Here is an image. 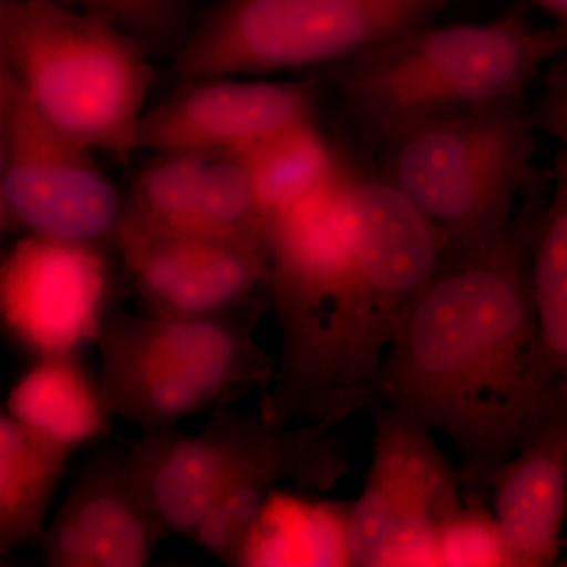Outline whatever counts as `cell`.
Listing matches in <instances>:
<instances>
[{"label": "cell", "mask_w": 567, "mask_h": 567, "mask_svg": "<svg viewBox=\"0 0 567 567\" xmlns=\"http://www.w3.org/2000/svg\"><path fill=\"white\" fill-rule=\"evenodd\" d=\"M443 260L439 235L379 173L346 166L279 218L267 295L281 353L260 415L336 425L369 410L399 323Z\"/></svg>", "instance_id": "cell-1"}, {"label": "cell", "mask_w": 567, "mask_h": 567, "mask_svg": "<svg viewBox=\"0 0 567 567\" xmlns=\"http://www.w3.org/2000/svg\"><path fill=\"white\" fill-rule=\"evenodd\" d=\"M537 171L491 245L442 267L410 303L377 372L371 406L401 410L456 447L470 495L546 425L567 390L544 369L532 292L535 227L550 193Z\"/></svg>", "instance_id": "cell-2"}, {"label": "cell", "mask_w": 567, "mask_h": 567, "mask_svg": "<svg viewBox=\"0 0 567 567\" xmlns=\"http://www.w3.org/2000/svg\"><path fill=\"white\" fill-rule=\"evenodd\" d=\"M567 54V28L524 9L487 22L423 24L324 71L344 111L383 142L453 112L525 99L547 62Z\"/></svg>", "instance_id": "cell-3"}, {"label": "cell", "mask_w": 567, "mask_h": 567, "mask_svg": "<svg viewBox=\"0 0 567 567\" xmlns=\"http://www.w3.org/2000/svg\"><path fill=\"white\" fill-rule=\"evenodd\" d=\"M0 50L55 128L115 158L140 148L153 78L132 33L63 0H0Z\"/></svg>", "instance_id": "cell-4"}, {"label": "cell", "mask_w": 567, "mask_h": 567, "mask_svg": "<svg viewBox=\"0 0 567 567\" xmlns=\"http://www.w3.org/2000/svg\"><path fill=\"white\" fill-rule=\"evenodd\" d=\"M536 128L525 99L429 118L380 142L379 174L456 259L509 227L536 174Z\"/></svg>", "instance_id": "cell-5"}, {"label": "cell", "mask_w": 567, "mask_h": 567, "mask_svg": "<svg viewBox=\"0 0 567 567\" xmlns=\"http://www.w3.org/2000/svg\"><path fill=\"white\" fill-rule=\"evenodd\" d=\"M264 311L107 316L96 339L107 413L147 431L229 405L254 388L265 393L276 360L254 334Z\"/></svg>", "instance_id": "cell-6"}, {"label": "cell", "mask_w": 567, "mask_h": 567, "mask_svg": "<svg viewBox=\"0 0 567 567\" xmlns=\"http://www.w3.org/2000/svg\"><path fill=\"white\" fill-rule=\"evenodd\" d=\"M333 427L275 424L223 405L197 434L147 429L126 465L164 536L188 537L219 496L251 481L334 487L349 473L350 454Z\"/></svg>", "instance_id": "cell-7"}, {"label": "cell", "mask_w": 567, "mask_h": 567, "mask_svg": "<svg viewBox=\"0 0 567 567\" xmlns=\"http://www.w3.org/2000/svg\"><path fill=\"white\" fill-rule=\"evenodd\" d=\"M453 0H219L178 51L183 81L338 65Z\"/></svg>", "instance_id": "cell-8"}, {"label": "cell", "mask_w": 567, "mask_h": 567, "mask_svg": "<svg viewBox=\"0 0 567 567\" xmlns=\"http://www.w3.org/2000/svg\"><path fill=\"white\" fill-rule=\"evenodd\" d=\"M374 451L347 520L353 566H440V535L464 506L461 473L431 431L390 405H375Z\"/></svg>", "instance_id": "cell-9"}, {"label": "cell", "mask_w": 567, "mask_h": 567, "mask_svg": "<svg viewBox=\"0 0 567 567\" xmlns=\"http://www.w3.org/2000/svg\"><path fill=\"white\" fill-rule=\"evenodd\" d=\"M95 153L41 117L14 85L0 167L7 226L71 244L114 241L126 203Z\"/></svg>", "instance_id": "cell-10"}, {"label": "cell", "mask_w": 567, "mask_h": 567, "mask_svg": "<svg viewBox=\"0 0 567 567\" xmlns=\"http://www.w3.org/2000/svg\"><path fill=\"white\" fill-rule=\"evenodd\" d=\"M111 293L103 246L24 234L0 257V327L37 358L96 342Z\"/></svg>", "instance_id": "cell-11"}, {"label": "cell", "mask_w": 567, "mask_h": 567, "mask_svg": "<svg viewBox=\"0 0 567 567\" xmlns=\"http://www.w3.org/2000/svg\"><path fill=\"white\" fill-rule=\"evenodd\" d=\"M114 244L148 315L207 317L268 309V252L144 221L126 208Z\"/></svg>", "instance_id": "cell-12"}, {"label": "cell", "mask_w": 567, "mask_h": 567, "mask_svg": "<svg viewBox=\"0 0 567 567\" xmlns=\"http://www.w3.org/2000/svg\"><path fill=\"white\" fill-rule=\"evenodd\" d=\"M320 92L319 81H185L158 106L148 107L140 148L240 155L282 130L316 118Z\"/></svg>", "instance_id": "cell-13"}, {"label": "cell", "mask_w": 567, "mask_h": 567, "mask_svg": "<svg viewBox=\"0 0 567 567\" xmlns=\"http://www.w3.org/2000/svg\"><path fill=\"white\" fill-rule=\"evenodd\" d=\"M126 208L163 229L270 249V223L237 155L155 153L137 174Z\"/></svg>", "instance_id": "cell-14"}, {"label": "cell", "mask_w": 567, "mask_h": 567, "mask_svg": "<svg viewBox=\"0 0 567 567\" xmlns=\"http://www.w3.org/2000/svg\"><path fill=\"white\" fill-rule=\"evenodd\" d=\"M164 533L125 457L96 453L41 536L51 567H142Z\"/></svg>", "instance_id": "cell-15"}, {"label": "cell", "mask_w": 567, "mask_h": 567, "mask_svg": "<svg viewBox=\"0 0 567 567\" xmlns=\"http://www.w3.org/2000/svg\"><path fill=\"white\" fill-rule=\"evenodd\" d=\"M487 498L507 567L557 563L567 517V416L496 466Z\"/></svg>", "instance_id": "cell-16"}, {"label": "cell", "mask_w": 567, "mask_h": 567, "mask_svg": "<svg viewBox=\"0 0 567 567\" xmlns=\"http://www.w3.org/2000/svg\"><path fill=\"white\" fill-rule=\"evenodd\" d=\"M7 412L71 454L111 431L100 382L76 353L39 358L11 388Z\"/></svg>", "instance_id": "cell-17"}, {"label": "cell", "mask_w": 567, "mask_h": 567, "mask_svg": "<svg viewBox=\"0 0 567 567\" xmlns=\"http://www.w3.org/2000/svg\"><path fill=\"white\" fill-rule=\"evenodd\" d=\"M237 156L270 227L323 193L346 169L317 118L282 130Z\"/></svg>", "instance_id": "cell-18"}, {"label": "cell", "mask_w": 567, "mask_h": 567, "mask_svg": "<svg viewBox=\"0 0 567 567\" xmlns=\"http://www.w3.org/2000/svg\"><path fill=\"white\" fill-rule=\"evenodd\" d=\"M70 456L0 410V565L14 548L43 536Z\"/></svg>", "instance_id": "cell-19"}, {"label": "cell", "mask_w": 567, "mask_h": 567, "mask_svg": "<svg viewBox=\"0 0 567 567\" xmlns=\"http://www.w3.org/2000/svg\"><path fill=\"white\" fill-rule=\"evenodd\" d=\"M350 506L271 492L249 532L240 566H350Z\"/></svg>", "instance_id": "cell-20"}, {"label": "cell", "mask_w": 567, "mask_h": 567, "mask_svg": "<svg viewBox=\"0 0 567 567\" xmlns=\"http://www.w3.org/2000/svg\"><path fill=\"white\" fill-rule=\"evenodd\" d=\"M550 193L532 245V292L540 361L567 390V147L555 156Z\"/></svg>", "instance_id": "cell-21"}, {"label": "cell", "mask_w": 567, "mask_h": 567, "mask_svg": "<svg viewBox=\"0 0 567 567\" xmlns=\"http://www.w3.org/2000/svg\"><path fill=\"white\" fill-rule=\"evenodd\" d=\"M123 29L151 50H164L182 37L186 0H63Z\"/></svg>", "instance_id": "cell-22"}, {"label": "cell", "mask_w": 567, "mask_h": 567, "mask_svg": "<svg viewBox=\"0 0 567 567\" xmlns=\"http://www.w3.org/2000/svg\"><path fill=\"white\" fill-rule=\"evenodd\" d=\"M442 566H507L505 548L486 498L470 495L440 535Z\"/></svg>", "instance_id": "cell-23"}, {"label": "cell", "mask_w": 567, "mask_h": 567, "mask_svg": "<svg viewBox=\"0 0 567 567\" xmlns=\"http://www.w3.org/2000/svg\"><path fill=\"white\" fill-rule=\"evenodd\" d=\"M533 115L540 130L567 147V54L551 62Z\"/></svg>", "instance_id": "cell-24"}, {"label": "cell", "mask_w": 567, "mask_h": 567, "mask_svg": "<svg viewBox=\"0 0 567 567\" xmlns=\"http://www.w3.org/2000/svg\"><path fill=\"white\" fill-rule=\"evenodd\" d=\"M14 81L11 76L9 63H7L3 51L0 50V167H2V140L3 128H6L7 112L13 95ZM7 227L6 208H3L2 186H0V235Z\"/></svg>", "instance_id": "cell-25"}, {"label": "cell", "mask_w": 567, "mask_h": 567, "mask_svg": "<svg viewBox=\"0 0 567 567\" xmlns=\"http://www.w3.org/2000/svg\"><path fill=\"white\" fill-rule=\"evenodd\" d=\"M527 2L546 11L557 24L567 28V0H527Z\"/></svg>", "instance_id": "cell-26"}]
</instances>
